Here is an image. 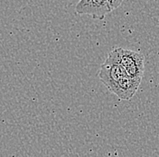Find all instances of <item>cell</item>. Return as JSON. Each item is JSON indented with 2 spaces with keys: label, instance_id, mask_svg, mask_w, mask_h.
Listing matches in <instances>:
<instances>
[{
  "label": "cell",
  "instance_id": "7a4b0ae2",
  "mask_svg": "<svg viewBox=\"0 0 159 157\" xmlns=\"http://www.w3.org/2000/svg\"><path fill=\"white\" fill-rule=\"evenodd\" d=\"M127 76L126 69L120 64L115 50H111L108 57L100 66L99 80L109 90L117 82Z\"/></svg>",
  "mask_w": 159,
  "mask_h": 157
},
{
  "label": "cell",
  "instance_id": "3957f363",
  "mask_svg": "<svg viewBox=\"0 0 159 157\" xmlns=\"http://www.w3.org/2000/svg\"><path fill=\"white\" fill-rule=\"evenodd\" d=\"M140 83L141 81L127 76L117 82L109 91L116 95L120 100H130L137 93Z\"/></svg>",
  "mask_w": 159,
  "mask_h": 157
},
{
  "label": "cell",
  "instance_id": "6da1fadb",
  "mask_svg": "<svg viewBox=\"0 0 159 157\" xmlns=\"http://www.w3.org/2000/svg\"><path fill=\"white\" fill-rule=\"evenodd\" d=\"M123 0H80L75 7L78 15H88L94 19L102 20L117 9Z\"/></svg>",
  "mask_w": 159,
  "mask_h": 157
}]
</instances>
